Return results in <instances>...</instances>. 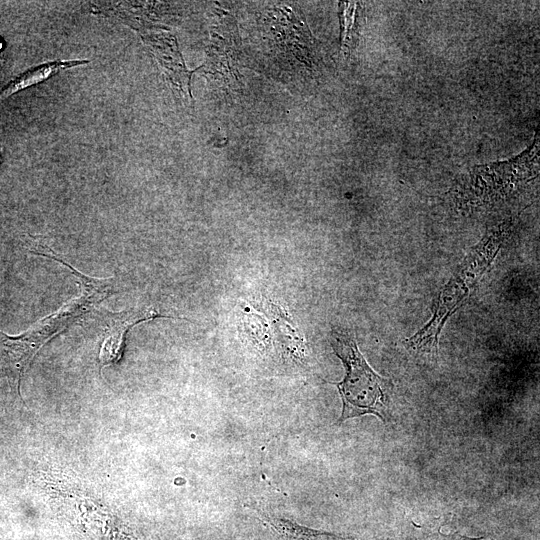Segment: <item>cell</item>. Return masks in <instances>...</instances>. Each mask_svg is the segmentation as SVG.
Returning <instances> with one entry per match:
<instances>
[{"label":"cell","mask_w":540,"mask_h":540,"mask_svg":"<svg viewBox=\"0 0 540 540\" xmlns=\"http://www.w3.org/2000/svg\"><path fill=\"white\" fill-rule=\"evenodd\" d=\"M412 540H427V539H417V538H416V539H412Z\"/></svg>","instance_id":"9c48e42d"},{"label":"cell","mask_w":540,"mask_h":540,"mask_svg":"<svg viewBox=\"0 0 540 540\" xmlns=\"http://www.w3.org/2000/svg\"><path fill=\"white\" fill-rule=\"evenodd\" d=\"M218 12L210 32L207 60L200 68L214 79L231 83L239 77L240 40L235 19L223 10Z\"/></svg>","instance_id":"277c9868"},{"label":"cell","mask_w":540,"mask_h":540,"mask_svg":"<svg viewBox=\"0 0 540 540\" xmlns=\"http://www.w3.org/2000/svg\"><path fill=\"white\" fill-rule=\"evenodd\" d=\"M272 540H359L352 536L315 530L272 514H260Z\"/></svg>","instance_id":"52a82bcc"},{"label":"cell","mask_w":540,"mask_h":540,"mask_svg":"<svg viewBox=\"0 0 540 540\" xmlns=\"http://www.w3.org/2000/svg\"><path fill=\"white\" fill-rule=\"evenodd\" d=\"M331 346L345 367V376L335 383L342 400L338 424L372 414L386 421L393 383L377 374L360 352L354 337L347 332L331 334Z\"/></svg>","instance_id":"7a4b0ae2"},{"label":"cell","mask_w":540,"mask_h":540,"mask_svg":"<svg viewBox=\"0 0 540 540\" xmlns=\"http://www.w3.org/2000/svg\"><path fill=\"white\" fill-rule=\"evenodd\" d=\"M108 317L109 319L106 324L99 353L101 369L117 363L122 358L125 347V336L131 327L156 318H173L162 315L154 310L108 313Z\"/></svg>","instance_id":"8992f818"},{"label":"cell","mask_w":540,"mask_h":540,"mask_svg":"<svg viewBox=\"0 0 540 540\" xmlns=\"http://www.w3.org/2000/svg\"><path fill=\"white\" fill-rule=\"evenodd\" d=\"M250 335L265 351L302 362L306 355L303 336L287 313L276 304L262 301L246 310Z\"/></svg>","instance_id":"3957f363"},{"label":"cell","mask_w":540,"mask_h":540,"mask_svg":"<svg viewBox=\"0 0 540 540\" xmlns=\"http://www.w3.org/2000/svg\"><path fill=\"white\" fill-rule=\"evenodd\" d=\"M510 228V222L501 223L470 250L441 288L432 318L414 335L404 340L407 349L419 354L438 356L439 336L443 327L490 268Z\"/></svg>","instance_id":"6da1fadb"},{"label":"cell","mask_w":540,"mask_h":540,"mask_svg":"<svg viewBox=\"0 0 540 540\" xmlns=\"http://www.w3.org/2000/svg\"><path fill=\"white\" fill-rule=\"evenodd\" d=\"M89 62V60H67L47 62L38 65L37 67L29 69L20 74L18 77L10 81L5 87H3L0 90V100L15 94L20 90L43 82L60 71L70 69L75 66L86 65Z\"/></svg>","instance_id":"ba28073f"},{"label":"cell","mask_w":540,"mask_h":540,"mask_svg":"<svg viewBox=\"0 0 540 540\" xmlns=\"http://www.w3.org/2000/svg\"><path fill=\"white\" fill-rule=\"evenodd\" d=\"M1 48H2V43H1V41H0V49H1Z\"/></svg>","instance_id":"30bf717a"},{"label":"cell","mask_w":540,"mask_h":540,"mask_svg":"<svg viewBox=\"0 0 540 540\" xmlns=\"http://www.w3.org/2000/svg\"><path fill=\"white\" fill-rule=\"evenodd\" d=\"M139 34L173 88L183 97L192 100L190 82L196 70L189 71L186 68L175 37L162 30H141Z\"/></svg>","instance_id":"5b68a950"}]
</instances>
